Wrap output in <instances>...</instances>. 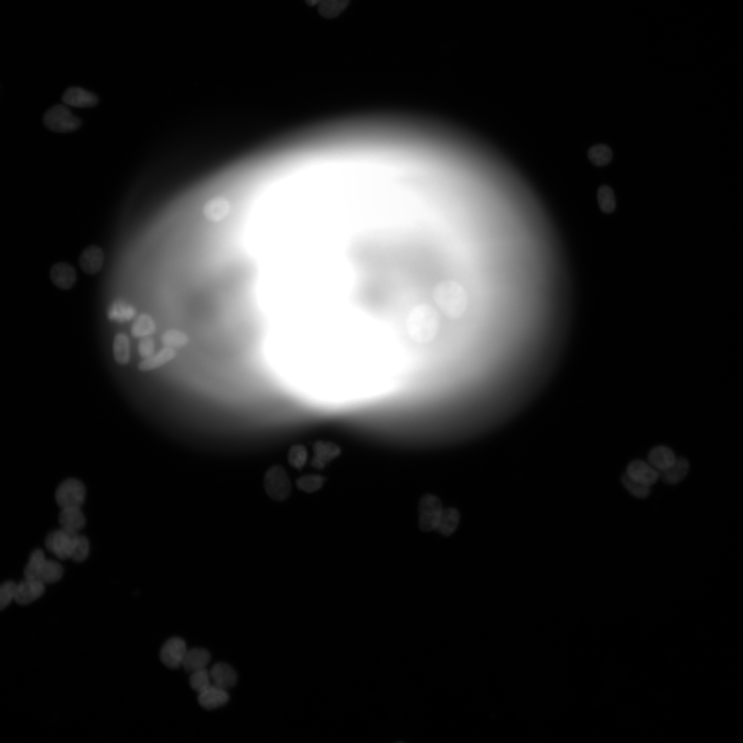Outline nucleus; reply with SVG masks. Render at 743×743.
I'll list each match as a JSON object with an SVG mask.
<instances>
[{
    "label": "nucleus",
    "instance_id": "nucleus-1",
    "mask_svg": "<svg viewBox=\"0 0 743 743\" xmlns=\"http://www.w3.org/2000/svg\"><path fill=\"white\" fill-rule=\"evenodd\" d=\"M432 296L438 308L450 319L462 317L469 307V296L466 289L455 280L447 279L437 283Z\"/></svg>",
    "mask_w": 743,
    "mask_h": 743
},
{
    "label": "nucleus",
    "instance_id": "nucleus-2",
    "mask_svg": "<svg viewBox=\"0 0 743 743\" xmlns=\"http://www.w3.org/2000/svg\"><path fill=\"white\" fill-rule=\"evenodd\" d=\"M405 329L409 336L417 342H423L432 338L438 331L440 317L430 305L419 303L407 311Z\"/></svg>",
    "mask_w": 743,
    "mask_h": 743
},
{
    "label": "nucleus",
    "instance_id": "nucleus-3",
    "mask_svg": "<svg viewBox=\"0 0 743 743\" xmlns=\"http://www.w3.org/2000/svg\"><path fill=\"white\" fill-rule=\"evenodd\" d=\"M264 487L267 494L274 500L283 501L289 496L291 484L283 466L273 465L266 471Z\"/></svg>",
    "mask_w": 743,
    "mask_h": 743
},
{
    "label": "nucleus",
    "instance_id": "nucleus-4",
    "mask_svg": "<svg viewBox=\"0 0 743 743\" xmlns=\"http://www.w3.org/2000/svg\"><path fill=\"white\" fill-rule=\"evenodd\" d=\"M43 120L50 129L62 133L75 131L81 125L80 120L62 105H54L48 109Z\"/></svg>",
    "mask_w": 743,
    "mask_h": 743
},
{
    "label": "nucleus",
    "instance_id": "nucleus-5",
    "mask_svg": "<svg viewBox=\"0 0 743 743\" xmlns=\"http://www.w3.org/2000/svg\"><path fill=\"white\" fill-rule=\"evenodd\" d=\"M440 499L433 495L427 494L419 502V527L422 531L429 532L436 529L443 511Z\"/></svg>",
    "mask_w": 743,
    "mask_h": 743
},
{
    "label": "nucleus",
    "instance_id": "nucleus-6",
    "mask_svg": "<svg viewBox=\"0 0 743 743\" xmlns=\"http://www.w3.org/2000/svg\"><path fill=\"white\" fill-rule=\"evenodd\" d=\"M85 488L83 484L75 478L63 481L57 488L55 498L61 508L80 507L85 500Z\"/></svg>",
    "mask_w": 743,
    "mask_h": 743
},
{
    "label": "nucleus",
    "instance_id": "nucleus-7",
    "mask_svg": "<svg viewBox=\"0 0 743 743\" xmlns=\"http://www.w3.org/2000/svg\"><path fill=\"white\" fill-rule=\"evenodd\" d=\"M78 532L61 528L50 533L45 539L47 549L61 559H71Z\"/></svg>",
    "mask_w": 743,
    "mask_h": 743
},
{
    "label": "nucleus",
    "instance_id": "nucleus-8",
    "mask_svg": "<svg viewBox=\"0 0 743 743\" xmlns=\"http://www.w3.org/2000/svg\"><path fill=\"white\" fill-rule=\"evenodd\" d=\"M187 651L184 640L181 638L173 637L163 645L160 657L165 666L176 669L182 665Z\"/></svg>",
    "mask_w": 743,
    "mask_h": 743
},
{
    "label": "nucleus",
    "instance_id": "nucleus-9",
    "mask_svg": "<svg viewBox=\"0 0 743 743\" xmlns=\"http://www.w3.org/2000/svg\"><path fill=\"white\" fill-rule=\"evenodd\" d=\"M626 475L632 480L650 487L660 477V473L649 463L636 460L631 462L626 470Z\"/></svg>",
    "mask_w": 743,
    "mask_h": 743
},
{
    "label": "nucleus",
    "instance_id": "nucleus-10",
    "mask_svg": "<svg viewBox=\"0 0 743 743\" xmlns=\"http://www.w3.org/2000/svg\"><path fill=\"white\" fill-rule=\"evenodd\" d=\"M50 277L53 284L62 290L73 287L77 278L74 266L64 261L56 263L51 267Z\"/></svg>",
    "mask_w": 743,
    "mask_h": 743
},
{
    "label": "nucleus",
    "instance_id": "nucleus-11",
    "mask_svg": "<svg viewBox=\"0 0 743 743\" xmlns=\"http://www.w3.org/2000/svg\"><path fill=\"white\" fill-rule=\"evenodd\" d=\"M45 592V583L36 580L25 579L17 584L14 601L20 605L29 604Z\"/></svg>",
    "mask_w": 743,
    "mask_h": 743
},
{
    "label": "nucleus",
    "instance_id": "nucleus-12",
    "mask_svg": "<svg viewBox=\"0 0 743 743\" xmlns=\"http://www.w3.org/2000/svg\"><path fill=\"white\" fill-rule=\"evenodd\" d=\"M104 263V252L96 245H90L85 248L78 257V264L82 270L87 274H95L102 268Z\"/></svg>",
    "mask_w": 743,
    "mask_h": 743
},
{
    "label": "nucleus",
    "instance_id": "nucleus-13",
    "mask_svg": "<svg viewBox=\"0 0 743 743\" xmlns=\"http://www.w3.org/2000/svg\"><path fill=\"white\" fill-rule=\"evenodd\" d=\"M340 453L341 449L335 443L330 441H317L313 445L314 455L311 465L315 469H322Z\"/></svg>",
    "mask_w": 743,
    "mask_h": 743
},
{
    "label": "nucleus",
    "instance_id": "nucleus-14",
    "mask_svg": "<svg viewBox=\"0 0 743 743\" xmlns=\"http://www.w3.org/2000/svg\"><path fill=\"white\" fill-rule=\"evenodd\" d=\"M229 700L226 689L213 684L199 693V704L206 709H214L224 705Z\"/></svg>",
    "mask_w": 743,
    "mask_h": 743
},
{
    "label": "nucleus",
    "instance_id": "nucleus-15",
    "mask_svg": "<svg viewBox=\"0 0 743 743\" xmlns=\"http://www.w3.org/2000/svg\"><path fill=\"white\" fill-rule=\"evenodd\" d=\"M209 671L213 685L217 687L227 689L235 686L237 682V674L227 663H217Z\"/></svg>",
    "mask_w": 743,
    "mask_h": 743
},
{
    "label": "nucleus",
    "instance_id": "nucleus-16",
    "mask_svg": "<svg viewBox=\"0 0 743 743\" xmlns=\"http://www.w3.org/2000/svg\"><path fill=\"white\" fill-rule=\"evenodd\" d=\"M62 98L65 104L76 107H89L98 103L94 94L77 87L68 88Z\"/></svg>",
    "mask_w": 743,
    "mask_h": 743
},
{
    "label": "nucleus",
    "instance_id": "nucleus-17",
    "mask_svg": "<svg viewBox=\"0 0 743 743\" xmlns=\"http://www.w3.org/2000/svg\"><path fill=\"white\" fill-rule=\"evenodd\" d=\"M230 204L224 197L218 196L208 200L203 207V214L206 219L217 223L223 220L229 213Z\"/></svg>",
    "mask_w": 743,
    "mask_h": 743
},
{
    "label": "nucleus",
    "instance_id": "nucleus-18",
    "mask_svg": "<svg viewBox=\"0 0 743 743\" xmlns=\"http://www.w3.org/2000/svg\"><path fill=\"white\" fill-rule=\"evenodd\" d=\"M137 314L135 306L124 299H118L109 304L107 316L111 321L124 323L132 320Z\"/></svg>",
    "mask_w": 743,
    "mask_h": 743
},
{
    "label": "nucleus",
    "instance_id": "nucleus-19",
    "mask_svg": "<svg viewBox=\"0 0 743 743\" xmlns=\"http://www.w3.org/2000/svg\"><path fill=\"white\" fill-rule=\"evenodd\" d=\"M58 520L61 528L74 532H78L85 524V519L80 507L61 508Z\"/></svg>",
    "mask_w": 743,
    "mask_h": 743
},
{
    "label": "nucleus",
    "instance_id": "nucleus-20",
    "mask_svg": "<svg viewBox=\"0 0 743 743\" xmlns=\"http://www.w3.org/2000/svg\"><path fill=\"white\" fill-rule=\"evenodd\" d=\"M176 356V349L163 347L151 356L142 359L138 365L139 371L142 372L156 369L173 360Z\"/></svg>",
    "mask_w": 743,
    "mask_h": 743
},
{
    "label": "nucleus",
    "instance_id": "nucleus-21",
    "mask_svg": "<svg viewBox=\"0 0 743 743\" xmlns=\"http://www.w3.org/2000/svg\"><path fill=\"white\" fill-rule=\"evenodd\" d=\"M676 459L673 451L665 446L654 447L648 455L649 463L659 472L671 467Z\"/></svg>",
    "mask_w": 743,
    "mask_h": 743
},
{
    "label": "nucleus",
    "instance_id": "nucleus-22",
    "mask_svg": "<svg viewBox=\"0 0 743 743\" xmlns=\"http://www.w3.org/2000/svg\"><path fill=\"white\" fill-rule=\"evenodd\" d=\"M210 660L211 655L206 649L193 648L187 651L182 666L186 671L192 673L206 668Z\"/></svg>",
    "mask_w": 743,
    "mask_h": 743
},
{
    "label": "nucleus",
    "instance_id": "nucleus-23",
    "mask_svg": "<svg viewBox=\"0 0 743 743\" xmlns=\"http://www.w3.org/2000/svg\"><path fill=\"white\" fill-rule=\"evenodd\" d=\"M689 469V462L684 457H679L671 467L659 472L660 477L667 484H677L687 476Z\"/></svg>",
    "mask_w": 743,
    "mask_h": 743
},
{
    "label": "nucleus",
    "instance_id": "nucleus-24",
    "mask_svg": "<svg viewBox=\"0 0 743 743\" xmlns=\"http://www.w3.org/2000/svg\"><path fill=\"white\" fill-rule=\"evenodd\" d=\"M156 329L153 318L147 313H142L133 321L131 326V334L134 338H142L151 336L155 333Z\"/></svg>",
    "mask_w": 743,
    "mask_h": 743
},
{
    "label": "nucleus",
    "instance_id": "nucleus-25",
    "mask_svg": "<svg viewBox=\"0 0 743 743\" xmlns=\"http://www.w3.org/2000/svg\"><path fill=\"white\" fill-rule=\"evenodd\" d=\"M113 354L117 363L122 365L129 363L131 358L130 341L126 334L118 332L115 335Z\"/></svg>",
    "mask_w": 743,
    "mask_h": 743
},
{
    "label": "nucleus",
    "instance_id": "nucleus-26",
    "mask_svg": "<svg viewBox=\"0 0 743 743\" xmlns=\"http://www.w3.org/2000/svg\"><path fill=\"white\" fill-rule=\"evenodd\" d=\"M63 574L62 566L53 560L46 559L43 561L36 579L43 583H52L61 579Z\"/></svg>",
    "mask_w": 743,
    "mask_h": 743
},
{
    "label": "nucleus",
    "instance_id": "nucleus-27",
    "mask_svg": "<svg viewBox=\"0 0 743 743\" xmlns=\"http://www.w3.org/2000/svg\"><path fill=\"white\" fill-rule=\"evenodd\" d=\"M460 521V513L453 508L443 510L436 530L444 536L451 535L457 528Z\"/></svg>",
    "mask_w": 743,
    "mask_h": 743
},
{
    "label": "nucleus",
    "instance_id": "nucleus-28",
    "mask_svg": "<svg viewBox=\"0 0 743 743\" xmlns=\"http://www.w3.org/2000/svg\"><path fill=\"white\" fill-rule=\"evenodd\" d=\"M160 340L163 346L177 349L186 346L189 337L180 330L169 329L162 334Z\"/></svg>",
    "mask_w": 743,
    "mask_h": 743
},
{
    "label": "nucleus",
    "instance_id": "nucleus-29",
    "mask_svg": "<svg viewBox=\"0 0 743 743\" xmlns=\"http://www.w3.org/2000/svg\"><path fill=\"white\" fill-rule=\"evenodd\" d=\"M350 0H321L319 3V14L327 19L337 17L348 5Z\"/></svg>",
    "mask_w": 743,
    "mask_h": 743
},
{
    "label": "nucleus",
    "instance_id": "nucleus-30",
    "mask_svg": "<svg viewBox=\"0 0 743 743\" xmlns=\"http://www.w3.org/2000/svg\"><path fill=\"white\" fill-rule=\"evenodd\" d=\"M612 151L605 144H596L588 151L589 160L596 166H604L612 160Z\"/></svg>",
    "mask_w": 743,
    "mask_h": 743
},
{
    "label": "nucleus",
    "instance_id": "nucleus-31",
    "mask_svg": "<svg viewBox=\"0 0 743 743\" xmlns=\"http://www.w3.org/2000/svg\"><path fill=\"white\" fill-rule=\"evenodd\" d=\"M45 560V554L42 550L36 549L34 550L30 557L28 564L24 568L25 578L36 579L40 568Z\"/></svg>",
    "mask_w": 743,
    "mask_h": 743
},
{
    "label": "nucleus",
    "instance_id": "nucleus-32",
    "mask_svg": "<svg viewBox=\"0 0 743 743\" xmlns=\"http://www.w3.org/2000/svg\"><path fill=\"white\" fill-rule=\"evenodd\" d=\"M597 200L600 209L606 213H612L616 206L614 195L608 186H601L597 191Z\"/></svg>",
    "mask_w": 743,
    "mask_h": 743
},
{
    "label": "nucleus",
    "instance_id": "nucleus-33",
    "mask_svg": "<svg viewBox=\"0 0 743 743\" xmlns=\"http://www.w3.org/2000/svg\"><path fill=\"white\" fill-rule=\"evenodd\" d=\"M211 680L210 671L204 668L191 673L189 683L191 688L199 693L212 685Z\"/></svg>",
    "mask_w": 743,
    "mask_h": 743
},
{
    "label": "nucleus",
    "instance_id": "nucleus-34",
    "mask_svg": "<svg viewBox=\"0 0 743 743\" xmlns=\"http://www.w3.org/2000/svg\"><path fill=\"white\" fill-rule=\"evenodd\" d=\"M308 452L305 446L301 444L292 446L288 453L289 464L294 468L301 469L306 463Z\"/></svg>",
    "mask_w": 743,
    "mask_h": 743
},
{
    "label": "nucleus",
    "instance_id": "nucleus-35",
    "mask_svg": "<svg viewBox=\"0 0 743 743\" xmlns=\"http://www.w3.org/2000/svg\"><path fill=\"white\" fill-rule=\"evenodd\" d=\"M621 480L625 488L634 497L645 499L650 494V488L649 486L632 480L626 473L621 477Z\"/></svg>",
    "mask_w": 743,
    "mask_h": 743
},
{
    "label": "nucleus",
    "instance_id": "nucleus-36",
    "mask_svg": "<svg viewBox=\"0 0 743 743\" xmlns=\"http://www.w3.org/2000/svg\"><path fill=\"white\" fill-rule=\"evenodd\" d=\"M325 478L319 475H308L299 477L296 484L297 487L307 493H312L319 489L323 482Z\"/></svg>",
    "mask_w": 743,
    "mask_h": 743
},
{
    "label": "nucleus",
    "instance_id": "nucleus-37",
    "mask_svg": "<svg viewBox=\"0 0 743 743\" xmlns=\"http://www.w3.org/2000/svg\"><path fill=\"white\" fill-rule=\"evenodd\" d=\"M89 552L88 539L84 536L78 535L75 540L71 559L77 562L83 561L88 557Z\"/></svg>",
    "mask_w": 743,
    "mask_h": 743
},
{
    "label": "nucleus",
    "instance_id": "nucleus-38",
    "mask_svg": "<svg viewBox=\"0 0 743 743\" xmlns=\"http://www.w3.org/2000/svg\"><path fill=\"white\" fill-rule=\"evenodd\" d=\"M17 584L12 581L2 583L0 588V608L3 610L14 600Z\"/></svg>",
    "mask_w": 743,
    "mask_h": 743
},
{
    "label": "nucleus",
    "instance_id": "nucleus-39",
    "mask_svg": "<svg viewBox=\"0 0 743 743\" xmlns=\"http://www.w3.org/2000/svg\"><path fill=\"white\" fill-rule=\"evenodd\" d=\"M155 343L151 336L140 338L138 345V352L142 358H147L155 353Z\"/></svg>",
    "mask_w": 743,
    "mask_h": 743
},
{
    "label": "nucleus",
    "instance_id": "nucleus-40",
    "mask_svg": "<svg viewBox=\"0 0 743 743\" xmlns=\"http://www.w3.org/2000/svg\"><path fill=\"white\" fill-rule=\"evenodd\" d=\"M321 0H305V2L308 6H313L319 5Z\"/></svg>",
    "mask_w": 743,
    "mask_h": 743
}]
</instances>
